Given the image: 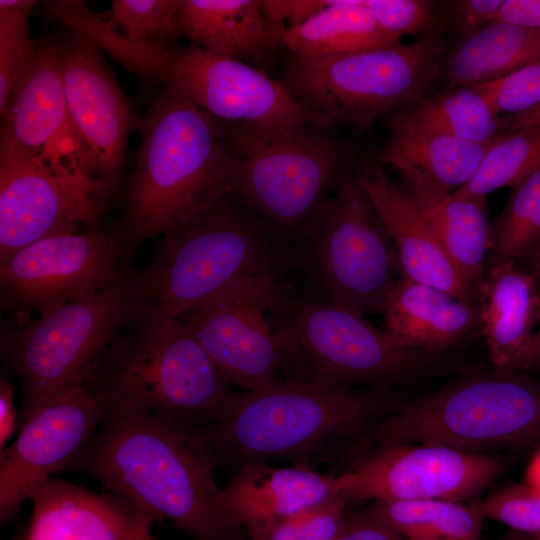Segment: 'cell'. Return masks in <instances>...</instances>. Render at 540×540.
I'll return each mask as SVG.
<instances>
[{"label": "cell", "mask_w": 540, "mask_h": 540, "mask_svg": "<svg viewBox=\"0 0 540 540\" xmlns=\"http://www.w3.org/2000/svg\"><path fill=\"white\" fill-rule=\"evenodd\" d=\"M526 484L540 490V450L533 457L527 468Z\"/></svg>", "instance_id": "obj_48"}, {"label": "cell", "mask_w": 540, "mask_h": 540, "mask_svg": "<svg viewBox=\"0 0 540 540\" xmlns=\"http://www.w3.org/2000/svg\"><path fill=\"white\" fill-rule=\"evenodd\" d=\"M504 0L447 1L440 11L442 27H452L462 37L495 21Z\"/></svg>", "instance_id": "obj_41"}, {"label": "cell", "mask_w": 540, "mask_h": 540, "mask_svg": "<svg viewBox=\"0 0 540 540\" xmlns=\"http://www.w3.org/2000/svg\"><path fill=\"white\" fill-rule=\"evenodd\" d=\"M387 32L403 35L444 32L437 5L425 0H359Z\"/></svg>", "instance_id": "obj_39"}, {"label": "cell", "mask_w": 540, "mask_h": 540, "mask_svg": "<svg viewBox=\"0 0 540 540\" xmlns=\"http://www.w3.org/2000/svg\"><path fill=\"white\" fill-rule=\"evenodd\" d=\"M141 143L116 228L130 265L137 249L233 191L238 160L213 118L169 84L142 115Z\"/></svg>", "instance_id": "obj_2"}, {"label": "cell", "mask_w": 540, "mask_h": 540, "mask_svg": "<svg viewBox=\"0 0 540 540\" xmlns=\"http://www.w3.org/2000/svg\"><path fill=\"white\" fill-rule=\"evenodd\" d=\"M500 132H511L528 126H540V104L523 112L499 116Z\"/></svg>", "instance_id": "obj_47"}, {"label": "cell", "mask_w": 540, "mask_h": 540, "mask_svg": "<svg viewBox=\"0 0 540 540\" xmlns=\"http://www.w3.org/2000/svg\"><path fill=\"white\" fill-rule=\"evenodd\" d=\"M395 402L387 387L337 388L279 378L234 391L206 428L219 462L301 460L364 431L393 411Z\"/></svg>", "instance_id": "obj_4"}, {"label": "cell", "mask_w": 540, "mask_h": 540, "mask_svg": "<svg viewBox=\"0 0 540 540\" xmlns=\"http://www.w3.org/2000/svg\"><path fill=\"white\" fill-rule=\"evenodd\" d=\"M367 510L406 540H479L484 521L471 506L446 500L375 501Z\"/></svg>", "instance_id": "obj_32"}, {"label": "cell", "mask_w": 540, "mask_h": 540, "mask_svg": "<svg viewBox=\"0 0 540 540\" xmlns=\"http://www.w3.org/2000/svg\"><path fill=\"white\" fill-rule=\"evenodd\" d=\"M384 30L359 0H328V5L303 23L285 29L282 46L293 56L322 59L401 43Z\"/></svg>", "instance_id": "obj_28"}, {"label": "cell", "mask_w": 540, "mask_h": 540, "mask_svg": "<svg viewBox=\"0 0 540 540\" xmlns=\"http://www.w3.org/2000/svg\"><path fill=\"white\" fill-rule=\"evenodd\" d=\"M355 178L392 241L401 276L474 303L476 293L403 187L378 167L365 168Z\"/></svg>", "instance_id": "obj_22"}, {"label": "cell", "mask_w": 540, "mask_h": 540, "mask_svg": "<svg viewBox=\"0 0 540 540\" xmlns=\"http://www.w3.org/2000/svg\"><path fill=\"white\" fill-rule=\"evenodd\" d=\"M498 540H518V536L515 531H512L511 533L499 538Z\"/></svg>", "instance_id": "obj_50"}, {"label": "cell", "mask_w": 540, "mask_h": 540, "mask_svg": "<svg viewBox=\"0 0 540 540\" xmlns=\"http://www.w3.org/2000/svg\"><path fill=\"white\" fill-rule=\"evenodd\" d=\"M0 116V160L39 162L107 199L67 108L57 40L39 42L33 65Z\"/></svg>", "instance_id": "obj_15"}, {"label": "cell", "mask_w": 540, "mask_h": 540, "mask_svg": "<svg viewBox=\"0 0 540 540\" xmlns=\"http://www.w3.org/2000/svg\"><path fill=\"white\" fill-rule=\"evenodd\" d=\"M15 392L16 387L13 382L2 378L0 381V451L7 446L10 438L19 428Z\"/></svg>", "instance_id": "obj_45"}, {"label": "cell", "mask_w": 540, "mask_h": 540, "mask_svg": "<svg viewBox=\"0 0 540 540\" xmlns=\"http://www.w3.org/2000/svg\"><path fill=\"white\" fill-rule=\"evenodd\" d=\"M288 277L272 272L238 280L177 318L232 386L252 390L281 378L283 354L269 308Z\"/></svg>", "instance_id": "obj_13"}, {"label": "cell", "mask_w": 540, "mask_h": 540, "mask_svg": "<svg viewBox=\"0 0 540 540\" xmlns=\"http://www.w3.org/2000/svg\"><path fill=\"white\" fill-rule=\"evenodd\" d=\"M470 506L483 520L519 533H540V490L528 484L506 486Z\"/></svg>", "instance_id": "obj_37"}, {"label": "cell", "mask_w": 540, "mask_h": 540, "mask_svg": "<svg viewBox=\"0 0 540 540\" xmlns=\"http://www.w3.org/2000/svg\"><path fill=\"white\" fill-rule=\"evenodd\" d=\"M476 305L491 360L504 369L540 324V289L534 277L509 260L489 268L478 286Z\"/></svg>", "instance_id": "obj_26"}, {"label": "cell", "mask_w": 540, "mask_h": 540, "mask_svg": "<svg viewBox=\"0 0 540 540\" xmlns=\"http://www.w3.org/2000/svg\"><path fill=\"white\" fill-rule=\"evenodd\" d=\"M365 429L376 447L435 444L474 452L540 439V377L530 370L477 371L399 405Z\"/></svg>", "instance_id": "obj_9"}, {"label": "cell", "mask_w": 540, "mask_h": 540, "mask_svg": "<svg viewBox=\"0 0 540 540\" xmlns=\"http://www.w3.org/2000/svg\"><path fill=\"white\" fill-rule=\"evenodd\" d=\"M540 165V126L505 132L485 154L477 172L453 194L482 199L502 187L514 188Z\"/></svg>", "instance_id": "obj_34"}, {"label": "cell", "mask_w": 540, "mask_h": 540, "mask_svg": "<svg viewBox=\"0 0 540 540\" xmlns=\"http://www.w3.org/2000/svg\"><path fill=\"white\" fill-rule=\"evenodd\" d=\"M328 5V0H262L267 20L273 28H286L303 23Z\"/></svg>", "instance_id": "obj_42"}, {"label": "cell", "mask_w": 540, "mask_h": 540, "mask_svg": "<svg viewBox=\"0 0 540 540\" xmlns=\"http://www.w3.org/2000/svg\"><path fill=\"white\" fill-rule=\"evenodd\" d=\"M540 366V327L515 358L502 369L505 371L535 370ZM501 370V369H500Z\"/></svg>", "instance_id": "obj_46"}, {"label": "cell", "mask_w": 540, "mask_h": 540, "mask_svg": "<svg viewBox=\"0 0 540 540\" xmlns=\"http://www.w3.org/2000/svg\"><path fill=\"white\" fill-rule=\"evenodd\" d=\"M475 86L497 116L529 110L540 104V62L522 67L499 80Z\"/></svg>", "instance_id": "obj_40"}, {"label": "cell", "mask_w": 540, "mask_h": 540, "mask_svg": "<svg viewBox=\"0 0 540 540\" xmlns=\"http://www.w3.org/2000/svg\"><path fill=\"white\" fill-rule=\"evenodd\" d=\"M181 0H113L110 20L128 37L166 46L176 37L175 14Z\"/></svg>", "instance_id": "obj_36"}, {"label": "cell", "mask_w": 540, "mask_h": 540, "mask_svg": "<svg viewBox=\"0 0 540 540\" xmlns=\"http://www.w3.org/2000/svg\"><path fill=\"white\" fill-rule=\"evenodd\" d=\"M494 22L540 30V0H504Z\"/></svg>", "instance_id": "obj_44"}, {"label": "cell", "mask_w": 540, "mask_h": 540, "mask_svg": "<svg viewBox=\"0 0 540 540\" xmlns=\"http://www.w3.org/2000/svg\"><path fill=\"white\" fill-rule=\"evenodd\" d=\"M516 533L518 536V540H532L530 534H524V533H519V532H516Z\"/></svg>", "instance_id": "obj_51"}, {"label": "cell", "mask_w": 540, "mask_h": 540, "mask_svg": "<svg viewBox=\"0 0 540 540\" xmlns=\"http://www.w3.org/2000/svg\"><path fill=\"white\" fill-rule=\"evenodd\" d=\"M269 318L283 354V379L325 387H387L423 373L439 354L409 348L364 316L285 279Z\"/></svg>", "instance_id": "obj_5"}, {"label": "cell", "mask_w": 540, "mask_h": 540, "mask_svg": "<svg viewBox=\"0 0 540 540\" xmlns=\"http://www.w3.org/2000/svg\"><path fill=\"white\" fill-rule=\"evenodd\" d=\"M22 540H154L153 518L117 493L50 477L32 492Z\"/></svg>", "instance_id": "obj_20"}, {"label": "cell", "mask_w": 540, "mask_h": 540, "mask_svg": "<svg viewBox=\"0 0 540 540\" xmlns=\"http://www.w3.org/2000/svg\"><path fill=\"white\" fill-rule=\"evenodd\" d=\"M57 42L67 108L108 198L119 184L128 138L138 132L142 115L97 46L72 31Z\"/></svg>", "instance_id": "obj_17"}, {"label": "cell", "mask_w": 540, "mask_h": 540, "mask_svg": "<svg viewBox=\"0 0 540 540\" xmlns=\"http://www.w3.org/2000/svg\"><path fill=\"white\" fill-rule=\"evenodd\" d=\"M535 370H539L540 371V366L538 368H536Z\"/></svg>", "instance_id": "obj_53"}, {"label": "cell", "mask_w": 540, "mask_h": 540, "mask_svg": "<svg viewBox=\"0 0 540 540\" xmlns=\"http://www.w3.org/2000/svg\"><path fill=\"white\" fill-rule=\"evenodd\" d=\"M381 121L388 129H424L472 142H486L502 134L499 116L477 86L447 85Z\"/></svg>", "instance_id": "obj_31"}, {"label": "cell", "mask_w": 540, "mask_h": 540, "mask_svg": "<svg viewBox=\"0 0 540 540\" xmlns=\"http://www.w3.org/2000/svg\"><path fill=\"white\" fill-rule=\"evenodd\" d=\"M526 260L529 263L528 272L534 277L540 289V245Z\"/></svg>", "instance_id": "obj_49"}, {"label": "cell", "mask_w": 540, "mask_h": 540, "mask_svg": "<svg viewBox=\"0 0 540 540\" xmlns=\"http://www.w3.org/2000/svg\"><path fill=\"white\" fill-rule=\"evenodd\" d=\"M213 120L238 160L234 191L293 245L320 205L353 178L352 150L328 129Z\"/></svg>", "instance_id": "obj_7"}, {"label": "cell", "mask_w": 540, "mask_h": 540, "mask_svg": "<svg viewBox=\"0 0 540 540\" xmlns=\"http://www.w3.org/2000/svg\"><path fill=\"white\" fill-rule=\"evenodd\" d=\"M128 268L116 229L48 236L0 262L1 309L10 320L44 317L96 295Z\"/></svg>", "instance_id": "obj_12"}, {"label": "cell", "mask_w": 540, "mask_h": 540, "mask_svg": "<svg viewBox=\"0 0 540 540\" xmlns=\"http://www.w3.org/2000/svg\"><path fill=\"white\" fill-rule=\"evenodd\" d=\"M443 33L332 58L292 55L281 82L320 127L365 132L433 92L444 78L448 52Z\"/></svg>", "instance_id": "obj_8"}, {"label": "cell", "mask_w": 540, "mask_h": 540, "mask_svg": "<svg viewBox=\"0 0 540 540\" xmlns=\"http://www.w3.org/2000/svg\"><path fill=\"white\" fill-rule=\"evenodd\" d=\"M104 199L32 160H0V262L39 239L99 228Z\"/></svg>", "instance_id": "obj_19"}, {"label": "cell", "mask_w": 540, "mask_h": 540, "mask_svg": "<svg viewBox=\"0 0 540 540\" xmlns=\"http://www.w3.org/2000/svg\"><path fill=\"white\" fill-rule=\"evenodd\" d=\"M540 245V165L512 192L489 225L486 271L505 261L528 259Z\"/></svg>", "instance_id": "obj_33"}, {"label": "cell", "mask_w": 540, "mask_h": 540, "mask_svg": "<svg viewBox=\"0 0 540 540\" xmlns=\"http://www.w3.org/2000/svg\"><path fill=\"white\" fill-rule=\"evenodd\" d=\"M106 412L104 396L85 383L51 400L20 426L16 439L0 451L1 527L19 517L36 487L66 471Z\"/></svg>", "instance_id": "obj_16"}, {"label": "cell", "mask_w": 540, "mask_h": 540, "mask_svg": "<svg viewBox=\"0 0 540 540\" xmlns=\"http://www.w3.org/2000/svg\"><path fill=\"white\" fill-rule=\"evenodd\" d=\"M532 540H540V533L530 534Z\"/></svg>", "instance_id": "obj_52"}, {"label": "cell", "mask_w": 540, "mask_h": 540, "mask_svg": "<svg viewBox=\"0 0 540 540\" xmlns=\"http://www.w3.org/2000/svg\"><path fill=\"white\" fill-rule=\"evenodd\" d=\"M294 271V245L234 190L162 235L135 320L177 319L238 280Z\"/></svg>", "instance_id": "obj_3"}, {"label": "cell", "mask_w": 540, "mask_h": 540, "mask_svg": "<svg viewBox=\"0 0 540 540\" xmlns=\"http://www.w3.org/2000/svg\"><path fill=\"white\" fill-rule=\"evenodd\" d=\"M218 463L206 425L107 403L102 423L66 471L93 477L191 540H242L215 504Z\"/></svg>", "instance_id": "obj_1"}, {"label": "cell", "mask_w": 540, "mask_h": 540, "mask_svg": "<svg viewBox=\"0 0 540 540\" xmlns=\"http://www.w3.org/2000/svg\"><path fill=\"white\" fill-rule=\"evenodd\" d=\"M172 53L169 84L213 118L263 126L318 125L281 81L261 69L194 44Z\"/></svg>", "instance_id": "obj_18"}, {"label": "cell", "mask_w": 540, "mask_h": 540, "mask_svg": "<svg viewBox=\"0 0 540 540\" xmlns=\"http://www.w3.org/2000/svg\"><path fill=\"white\" fill-rule=\"evenodd\" d=\"M540 62V30L493 22L462 37L447 54V85L475 86Z\"/></svg>", "instance_id": "obj_27"}, {"label": "cell", "mask_w": 540, "mask_h": 540, "mask_svg": "<svg viewBox=\"0 0 540 540\" xmlns=\"http://www.w3.org/2000/svg\"><path fill=\"white\" fill-rule=\"evenodd\" d=\"M175 28L190 44L258 69L282 46L283 32L267 20L262 0H181Z\"/></svg>", "instance_id": "obj_23"}, {"label": "cell", "mask_w": 540, "mask_h": 540, "mask_svg": "<svg viewBox=\"0 0 540 540\" xmlns=\"http://www.w3.org/2000/svg\"><path fill=\"white\" fill-rule=\"evenodd\" d=\"M294 271L318 298L361 315L379 313L400 278L396 252L356 178L327 198L294 242ZM401 274V273H400Z\"/></svg>", "instance_id": "obj_11"}, {"label": "cell", "mask_w": 540, "mask_h": 540, "mask_svg": "<svg viewBox=\"0 0 540 540\" xmlns=\"http://www.w3.org/2000/svg\"><path fill=\"white\" fill-rule=\"evenodd\" d=\"M143 299L140 272L128 268L92 297L1 327L2 359L22 386L19 428L51 400L91 380L113 341L141 312Z\"/></svg>", "instance_id": "obj_6"}, {"label": "cell", "mask_w": 540, "mask_h": 540, "mask_svg": "<svg viewBox=\"0 0 540 540\" xmlns=\"http://www.w3.org/2000/svg\"><path fill=\"white\" fill-rule=\"evenodd\" d=\"M379 313L385 330L400 343L431 354H440L481 329L476 304L402 276L392 286Z\"/></svg>", "instance_id": "obj_24"}, {"label": "cell", "mask_w": 540, "mask_h": 540, "mask_svg": "<svg viewBox=\"0 0 540 540\" xmlns=\"http://www.w3.org/2000/svg\"><path fill=\"white\" fill-rule=\"evenodd\" d=\"M337 494L335 476L306 466L244 464L219 490L218 511L249 540H262L276 525Z\"/></svg>", "instance_id": "obj_21"}, {"label": "cell", "mask_w": 540, "mask_h": 540, "mask_svg": "<svg viewBox=\"0 0 540 540\" xmlns=\"http://www.w3.org/2000/svg\"><path fill=\"white\" fill-rule=\"evenodd\" d=\"M401 186L430 224L447 254L477 294L486 273L490 221L486 198L461 199L410 166L396 168Z\"/></svg>", "instance_id": "obj_25"}, {"label": "cell", "mask_w": 540, "mask_h": 540, "mask_svg": "<svg viewBox=\"0 0 540 540\" xmlns=\"http://www.w3.org/2000/svg\"><path fill=\"white\" fill-rule=\"evenodd\" d=\"M36 1H0V113L33 65L39 42L29 33V15Z\"/></svg>", "instance_id": "obj_35"}, {"label": "cell", "mask_w": 540, "mask_h": 540, "mask_svg": "<svg viewBox=\"0 0 540 540\" xmlns=\"http://www.w3.org/2000/svg\"><path fill=\"white\" fill-rule=\"evenodd\" d=\"M88 382L106 402L208 425L234 392L178 319L134 320Z\"/></svg>", "instance_id": "obj_10"}, {"label": "cell", "mask_w": 540, "mask_h": 540, "mask_svg": "<svg viewBox=\"0 0 540 540\" xmlns=\"http://www.w3.org/2000/svg\"><path fill=\"white\" fill-rule=\"evenodd\" d=\"M347 502L334 494L282 521L262 540H333L345 524Z\"/></svg>", "instance_id": "obj_38"}, {"label": "cell", "mask_w": 540, "mask_h": 540, "mask_svg": "<svg viewBox=\"0 0 540 540\" xmlns=\"http://www.w3.org/2000/svg\"><path fill=\"white\" fill-rule=\"evenodd\" d=\"M42 12L108 53L145 88L169 85L173 53L167 47L128 37L110 19L102 18L80 0H47L42 2Z\"/></svg>", "instance_id": "obj_30"}, {"label": "cell", "mask_w": 540, "mask_h": 540, "mask_svg": "<svg viewBox=\"0 0 540 540\" xmlns=\"http://www.w3.org/2000/svg\"><path fill=\"white\" fill-rule=\"evenodd\" d=\"M379 159L395 169L410 166L442 188L454 192L477 172L485 154L500 137L472 142L430 130L395 127Z\"/></svg>", "instance_id": "obj_29"}, {"label": "cell", "mask_w": 540, "mask_h": 540, "mask_svg": "<svg viewBox=\"0 0 540 540\" xmlns=\"http://www.w3.org/2000/svg\"><path fill=\"white\" fill-rule=\"evenodd\" d=\"M503 462L476 452L424 443L378 446L335 476L348 500H446L459 502L483 490Z\"/></svg>", "instance_id": "obj_14"}, {"label": "cell", "mask_w": 540, "mask_h": 540, "mask_svg": "<svg viewBox=\"0 0 540 540\" xmlns=\"http://www.w3.org/2000/svg\"><path fill=\"white\" fill-rule=\"evenodd\" d=\"M333 540H406L388 523L365 512L346 517L340 533Z\"/></svg>", "instance_id": "obj_43"}]
</instances>
